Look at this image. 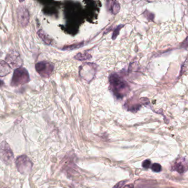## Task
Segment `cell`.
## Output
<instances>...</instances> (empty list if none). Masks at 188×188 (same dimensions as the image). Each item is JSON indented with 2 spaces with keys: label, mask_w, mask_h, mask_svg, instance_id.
I'll list each match as a JSON object with an SVG mask.
<instances>
[{
  "label": "cell",
  "mask_w": 188,
  "mask_h": 188,
  "mask_svg": "<svg viewBox=\"0 0 188 188\" xmlns=\"http://www.w3.org/2000/svg\"><path fill=\"white\" fill-rule=\"evenodd\" d=\"M38 34L39 35V37L42 39V40L46 44L50 45L51 43V40L50 39V38L48 36L42 31L40 30L38 31Z\"/></svg>",
  "instance_id": "cell-11"
},
{
  "label": "cell",
  "mask_w": 188,
  "mask_h": 188,
  "mask_svg": "<svg viewBox=\"0 0 188 188\" xmlns=\"http://www.w3.org/2000/svg\"><path fill=\"white\" fill-rule=\"evenodd\" d=\"M3 85H4V82H3L2 81L0 80V87H2Z\"/></svg>",
  "instance_id": "cell-16"
},
{
  "label": "cell",
  "mask_w": 188,
  "mask_h": 188,
  "mask_svg": "<svg viewBox=\"0 0 188 188\" xmlns=\"http://www.w3.org/2000/svg\"><path fill=\"white\" fill-rule=\"evenodd\" d=\"M91 57V55L89 53H78L74 56V58L76 60L79 61H85L90 59Z\"/></svg>",
  "instance_id": "cell-10"
},
{
  "label": "cell",
  "mask_w": 188,
  "mask_h": 188,
  "mask_svg": "<svg viewBox=\"0 0 188 188\" xmlns=\"http://www.w3.org/2000/svg\"><path fill=\"white\" fill-rule=\"evenodd\" d=\"M0 158L7 164H11L13 160L11 148L6 141H3L0 145Z\"/></svg>",
  "instance_id": "cell-4"
},
{
  "label": "cell",
  "mask_w": 188,
  "mask_h": 188,
  "mask_svg": "<svg viewBox=\"0 0 188 188\" xmlns=\"http://www.w3.org/2000/svg\"><path fill=\"white\" fill-rule=\"evenodd\" d=\"M151 168H152L153 171L155 172H160L162 169L161 166L158 163H154V164L152 165Z\"/></svg>",
  "instance_id": "cell-14"
},
{
  "label": "cell",
  "mask_w": 188,
  "mask_h": 188,
  "mask_svg": "<svg viewBox=\"0 0 188 188\" xmlns=\"http://www.w3.org/2000/svg\"><path fill=\"white\" fill-rule=\"evenodd\" d=\"M30 80L28 72L23 67L16 69L12 78L11 85L13 87L23 85L28 82Z\"/></svg>",
  "instance_id": "cell-2"
},
{
  "label": "cell",
  "mask_w": 188,
  "mask_h": 188,
  "mask_svg": "<svg viewBox=\"0 0 188 188\" xmlns=\"http://www.w3.org/2000/svg\"><path fill=\"white\" fill-rule=\"evenodd\" d=\"M82 46H83V42L78 43V44H73V45H71L66 46L63 48V50H74V49L81 48Z\"/></svg>",
  "instance_id": "cell-12"
},
{
  "label": "cell",
  "mask_w": 188,
  "mask_h": 188,
  "mask_svg": "<svg viewBox=\"0 0 188 188\" xmlns=\"http://www.w3.org/2000/svg\"><path fill=\"white\" fill-rule=\"evenodd\" d=\"M6 62L11 67L16 69L20 68L22 65V60L20 58V55L18 52L14 50L9 51V54L7 55Z\"/></svg>",
  "instance_id": "cell-6"
},
{
  "label": "cell",
  "mask_w": 188,
  "mask_h": 188,
  "mask_svg": "<svg viewBox=\"0 0 188 188\" xmlns=\"http://www.w3.org/2000/svg\"><path fill=\"white\" fill-rule=\"evenodd\" d=\"M109 82L112 91L118 98H123L130 90L128 83L116 74L110 76Z\"/></svg>",
  "instance_id": "cell-1"
},
{
  "label": "cell",
  "mask_w": 188,
  "mask_h": 188,
  "mask_svg": "<svg viewBox=\"0 0 188 188\" xmlns=\"http://www.w3.org/2000/svg\"><path fill=\"white\" fill-rule=\"evenodd\" d=\"M35 69L42 77L48 78L54 70V65L49 62L42 61L35 65Z\"/></svg>",
  "instance_id": "cell-5"
},
{
  "label": "cell",
  "mask_w": 188,
  "mask_h": 188,
  "mask_svg": "<svg viewBox=\"0 0 188 188\" xmlns=\"http://www.w3.org/2000/svg\"><path fill=\"white\" fill-rule=\"evenodd\" d=\"M111 4H110V10L113 14H117L119 12L120 9L119 3L117 1H111Z\"/></svg>",
  "instance_id": "cell-9"
},
{
  "label": "cell",
  "mask_w": 188,
  "mask_h": 188,
  "mask_svg": "<svg viewBox=\"0 0 188 188\" xmlns=\"http://www.w3.org/2000/svg\"><path fill=\"white\" fill-rule=\"evenodd\" d=\"M124 25H119L115 29L114 32L113 33V36H112V39L115 40L117 38L118 35L119 34L120 31V29L122 28Z\"/></svg>",
  "instance_id": "cell-13"
},
{
  "label": "cell",
  "mask_w": 188,
  "mask_h": 188,
  "mask_svg": "<svg viewBox=\"0 0 188 188\" xmlns=\"http://www.w3.org/2000/svg\"><path fill=\"white\" fill-rule=\"evenodd\" d=\"M18 20L20 25L22 27H26L28 24L29 20V14L28 11L24 6L20 7L18 11Z\"/></svg>",
  "instance_id": "cell-7"
},
{
  "label": "cell",
  "mask_w": 188,
  "mask_h": 188,
  "mask_svg": "<svg viewBox=\"0 0 188 188\" xmlns=\"http://www.w3.org/2000/svg\"><path fill=\"white\" fill-rule=\"evenodd\" d=\"M18 171L22 174H28L31 172L33 163L27 156L22 155L18 157L16 161Z\"/></svg>",
  "instance_id": "cell-3"
},
{
  "label": "cell",
  "mask_w": 188,
  "mask_h": 188,
  "mask_svg": "<svg viewBox=\"0 0 188 188\" xmlns=\"http://www.w3.org/2000/svg\"><path fill=\"white\" fill-rule=\"evenodd\" d=\"M124 188H133V186H132V185H129L126 186Z\"/></svg>",
  "instance_id": "cell-17"
},
{
  "label": "cell",
  "mask_w": 188,
  "mask_h": 188,
  "mask_svg": "<svg viewBox=\"0 0 188 188\" xmlns=\"http://www.w3.org/2000/svg\"><path fill=\"white\" fill-rule=\"evenodd\" d=\"M11 71V67L6 61L0 60V76L4 77Z\"/></svg>",
  "instance_id": "cell-8"
},
{
  "label": "cell",
  "mask_w": 188,
  "mask_h": 188,
  "mask_svg": "<svg viewBox=\"0 0 188 188\" xmlns=\"http://www.w3.org/2000/svg\"><path fill=\"white\" fill-rule=\"evenodd\" d=\"M151 164V161L150 160H146L143 163V168H148Z\"/></svg>",
  "instance_id": "cell-15"
}]
</instances>
